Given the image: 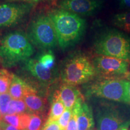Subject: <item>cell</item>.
Listing matches in <instances>:
<instances>
[{
  "label": "cell",
  "instance_id": "obj_1",
  "mask_svg": "<svg viewBox=\"0 0 130 130\" xmlns=\"http://www.w3.org/2000/svg\"><path fill=\"white\" fill-rule=\"evenodd\" d=\"M57 33L58 45L63 50L77 44L85 33L86 21L80 16L61 9L48 13Z\"/></svg>",
  "mask_w": 130,
  "mask_h": 130
},
{
  "label": "cell",
  "instance_id": "obj_2",
  "mask_svg": "<svg viewBox=\"0 0 130 130\" xmlns=\"http://www.w3.org/2000/svg\"><path fill=\"white\" fill-rule=\"evenodd\" d=\"M34 45L27 34L13 31L6 35L0 42V62L5 68H12L31 58Z\"/></svg>",
  "mask_w": 130,
  "mask_h": 130
},
{
  "label": "cell",
  "instance_id": "obj_3",
  "mask_svg": "<svg viewBox=\"0 0 130 130\" xmlns=\"http://www.w3.org/2000/svg\"><path fill=\"white\" fill-rule=\"evenodd\" d=\"M97 77L95 68L88 56L76 52L68 56L60 69V78L64 84L73 86L88 83Z\"/></svg>",
  "mask_w": 130,
  "mask_h": 130
},
{
  "label": "cell",
  "instance_id": "obj_4",
  "mask_svg": "<svg viewBox=\"0 0 130 130\" xmlns=\"http://www.w3.org/2000/svg\"><path fill=\"white\" fill-rule=\"evenodd\" d=\"M93 50L97 55L130 61V37L117 29H107L96 37Z\"/></svg>",
  "mask_w": 130,
  "mask_h": 130
},
{
  "label": "cell",
  "instance_id": "obj_5",
  "mask_svg": "<svg viewBox=\"0 0 130 130\" xmlns=\"http://www.w3.org/2000/svg\"><path fill=\"white\" fill-rule=\"evenodd\" d=\"M125 81L120 78L98 77L86 86V95L130 104Z\"/></svg>",
  "mask_w": 130,
  "mask_h": 130
},
{
  "label": "cell",
  "instance_id": "obj_6",
  "mask_svg": "<svg viewBox=\"0 0 130 130\" xmlns=\"http://www.w3.org/2000/svg\"><path fill=\"white\" fill-rule=\"evenodd\" d=\"M27 35L32 45L42 50L50 51L58 45L56 29L48 14H40L32 19Z\"/></svg>",
  "mask_w": 130,
  "mask_h": 130
},
{
  "label": "cell",
  "instance_id": "obj_7",
  "mask_svg": "<svg viewBox=\"0 0 130 130\" xmlns=\"http://www.w3.org/2000/svg\"><path fill=\"white\" fill-rule=\"evenodd\" d=\"M92 61L97 77L120 78L129 77V61L101 55L95 57Z\"/></svg>",
  "mask_w": 130,
  "mask_h": 130
},
{
  "label": "cell",
  "instance_id": "obj_8",
  "mask_svg": "<svg viewBox=\"0 0 130 130\" xmlns=\"http://www.w3.org/2000/svg\"><path fill=\"white\" fill-rule=\"evenodd\" d=\"M33 4L10 2L0 4V28L18 24L30 12Z\"/></svg>",
  "mask_w": 130,
  "mask_h": 130
},
{
  "label": "cell",
  "instance_id": "obj_9",
  "mask_svg": "<svg viewBox=\"0 0 130 130\" xmlns=\"http://www.w3.org/2000/svg\"><path fill=\"white\" fill-rule=\"evenodd\" d=\"M21 64L22 71L40 86L51 85L57 79L56 69L45 68L40 63L38 58H30Z\"/></svg>",
  "mask_w": 130,
  "mask_h": 130
},
{
  "label": "cell",
  "instance_id": "obj_10",
  "mask_svg": "<svg viewBox=\"0 0 130 130\" xmlns=\"http://www.w3.org/2000/svg\"><path fill=\"white\" fill-rule=\"evenodd\" d=\"M96 118L98 130H119L130 124L129 121H125L117 110L109 106L98 108Z\"/></svg>",
  "mask_w": 130,
  "mask_h": 130
},
{
  "label": "cell",
  "instance_id": "obj_11",
  "mask_svg": "<svg viewBox=\"0 0 130 130\" xmlns=\"http://www.w3.org/2000/svg\"><path fill=\"white\" fill-rule=\"evenodd\" d=\"M103 1L101 0H60L59 9L79 16H90L101 9Z\"/></svg>",
  "mask_w": 130,
  "mask_h": 130
},
{
  "label": "cell",
  "instance_id": "obj_12",
  "mask_svg": "<svg viewBox=\"0 0 130 130\" xmlns=\"http://www.w3.org/2000/svg\"><path fill=\"white\" fill-rule=\"evenodd\" d=\"M72 111L77 116L78 130H90L93 127L94 120L92 108L84 102L83 96L77 101Z\"/></svg>",
  "mask_w": 130,
  "mask_h": 130
},
{
  "label": "cell",
  "instance_id": "obj_13",
  "mask_svg": "<svg viewBox=\"0 0 130 130\" xmlns=\"http://www.w3.org/2000/svg\"><path fill=\"white\" fill-rule=\"evenodd\" d=\"M37 92L36 89L21 77L13 75L9 93L13 100H23L27 94Z\"/></svg>",
  "mask_w": 130,
  "mask_h": 130
},
{
  "label": "cell",
  "instance_id": "obj_14",
  "mask_svg": "<svg viewBox=\"0 0 130 130\" xmlns=\"http://www.w3.org/2000/svg\"><path fill=\"white\" fill-rule=\"evenodd\" d=\"M56 93L64 104L66 109L69 110H72L77 101L83 96L76 86L64 83L60 86L59 90L57 91Z\"/></svg>",
  "mask_w": 130,
  "mask_h": 130
},
{
  "label": "cell",
  "instance_id": "obj_15",
  "mask_svg": "<svg viewBox=\"0 0 130 130\" xmlns=\"http://www.w3.org/2000/svg\"><path fill=\"white\" fill-rule=\"evenodd\" d=\"M27 110L30 113H44L46 109V101L37 94V92L27 94L24 97Z\"/></svg>",
  "mask_w": 130,
  "mask_h": 130
},
{
  "label": "cell",
  "instance_id": "obj_16",
  "mask_svg": "<svg viewBox=\"0 0 130 130\" xmlns=\"http://www.w3.org/2000/svg\"><path fill=\"white\" fill-rule=\"evenodd\" d=\"M66 110L64 104L60 100L57 94L54 96L53 102L50 108V113L48 114V118L47 122H57L59 120L63 112Z\"/></svg>",
  "mask_w": 130,
  "mask_h": 130
},
{
  "label": "cell",
  "instance_id": "obj_17",
  "mask_svg": "<svg viewBox=\"0 0 130 130\" xmlns=\"http://www.w3.org/2000/svg\"><path fill=\"white\" fill-rule=\"evenodd\" d=\"M112 22L119 29L130 33V12L115 14L112 19Z\"/></svg>",
  "mask_w": 130,
  "mask_h": 130
},
{
  "label": "cell",
  "instance_id": "obj_18",
  "mask_svg": "<svg viewBox=\"0 0 130 130\" xmlns=\"http://www.w3.org/2000/svg\"><path fill=\"white\" fill-rule=\"evenodd\" d=\"M46 121L44 113H31L30 123L25 130H42Z\"/></svg>",
  "mask_w": 130,
  "mask_h": 130
},
{
  "label": "cell",
  "instance_id": "obj_19",
  "mask_svg": "<svg viewBox=\"0 0 130 130\" xmlns=\"http://www.w3.org/2000/svg\"><path fill=\"white\" fill-rule=\"evenodd\" d=\"M27 107L23 100H11L8 108L7 115H21L27 113Z\"/></svg>",
  "mask_w": 130,
  "mask_h": 130
},
{
  "label": "cell",
  "instance_id": "obj_20",
  "mask_svg": "<svg viewBox=\"0 0 130 130\" xmlns=\"http://www.w3.org/2000/svg\"><path fill=\"white\" fill-rule=\"evenodd\" d=\"M13 75L6 70H0V94L9 92Z\"/></svg>",
  "mask_w": 130,
  "mask_h": 130
},
{
  "label": "cell",
  "instance_id": "obj_21",
  "mask_svg": "<svg viewBox=\"0 0 130 130\" xmlns=\"http://www.w3.org/2000/svg\"><path fill=\"white\" fill-rule=\"evenodd\" d=\"M37 58L42 66L45 68L50 69H54V68L55 65V56L51 50L46 53L42 54Z\"/></svg>",
  "mask_w": 130,
  "mask_h": 130
},
{
  "label": "cell",
  "instance_id": "obj_22",
  "mask_svg": "<svg viewBox=\"0 0 130 130\" xmlns=\"http://www.w3.org/2000/svg\"><path fill=\"white\" fill-rule=\"evenodd\" d=\"M12 100L9 93L0 94V115L1 118L7 115L9 105Z\"/></svg>",
  "mask_w": 130,
  "mask_h": 130
},
{
  "label": "cell",
  "instance_id": "obj_23",
  "mask_svg": "<svg viewBox=\"0 0 130 130\" xmlns=\"http://www.w3.org/2000/svg\"><path fill=\"white\" fill-rule=\"evenodd\" d=\"M72 110L66 109L64 110V111L63 112L58 122L61 129L62 130H66L68 123H69L70 119L71 118V116H72Z\"/></svg>",
  "mask_w": 130,
  "mask_h": 130
},
{
  "label": "cell",
  "instance_id": "obj_24",
  "mask_svg": "<svg viewBox=\"0 0 130 130\" xmlns=\"http://www.w3.org/2000/svg\"><path fill=\"white\" fill-rule=\"evenodd\" d=\"M19 119L20 115H6L2 117L1 120L20 129Z\"/></svg>",
  "mask_w": 130,
  "mask_h": 130
},
{
  "label": "cell",
  "instance_id": "obj_25",
  "mask_svg": "<svg viewBox=\"0 0 130 130\" xmlns=\"http://www.w3.org/2000/svg\"><path fill=\"white\" fill-rule=\"evenodd\" d=\"M31 119V113H25L20 115L19 119V124H20V129L25 130L28 127Z\"/></svg>",
  "mask_w": 130,
  "mask_h": 130
},
{
  "label": "cell",
  "instance_id": "obj_26",
  "mask_svg": "<svg viewBox=\"0 0 130 130\" xmlns=\"http://www.w3.org/2000/svg\"><path fill=\"white\" fill-rule=\"evenodd\" d=\"M66 130H78L77 116L74 113L72 112V116L68 123Z\"/></svg>",
  "mask_w": 130,
  "mask_h": 130
},
{
  "label": "cell",
  "instance_id": "obj_27",
  "mask_svg": "<svg viewBox=\"0 0 130 130\" xmlns=\"http://www.w3.org/2000/svg\"><path fill=\"white\" fill-rule=\"evenodd\" d=\"M42 130H62L58 122H46Z\"/></svg>",
  "mask_w": 130,
  "mask_h": 130
},
{
  "label": "cell",
  "instance_id": "obj_28",
  "mask_svg": "<svg viewBox=\"0 0 130 130\" xmlns=\"http://www.w3.org/2000/svg\"><path fill=\"white\" fill-rule=\"evenodd\" d=\"M0 128L3 130H21L1 120L0 121Z\"/></svg>",
  "mask_w": 130,
  "mask_h": 130
},
{
  "label": "cell",
  "instance_id": "obj_29",
  "mask_svg": "<svg viewBox=\"0 0 130 130\" xmlns=\"http://www.w3.org/2000/svg\"><path fill=\"white\" fill-rule=\"evenodd\" d=\"M10 2H18V3H29V4H32L34 3H37L42 2V1H46V0H7Z\"/></svg>",
  "mask_w": 130,
  "mask_h": 130
},
{
  "label": "cell",
  "instance_id": "obj_30",
  "mask_svg": "<svg viewBox=\"0 0 130 130\" xmlns=\"http://www.w3.org/2000/svg\"><path fill=\"white\" fill-rule=\"evenodd\" d=\"M120 6L123 9H130V0H119Z\"/></svg>",
  "mask_w": 130,
  "mask_h": 130
},
{
  "label": "cell",
  "instance_id": "obj_31",
  "mask_svg": "<svg viewBox=\"0 0 130 130\" xmlns=\"http://www.w3.org/2000/svg\"><path fill=\"white\" fill-rule=\"evenodd\" d=\"M125 84H126V89H127V92L128 93V96H129V98L130 100V81H125Z\"/></svg>",
  "mask_w": 130,
  "mask_h": 130
},
{
  "label": "cell",
  "instance_id": "obj_32",
  "mask_svg": "<svg viewBox=\"0 0 130 130\" xmlns=\"http://www.w3.org/2000/svg\"><path fill=\"white\" fill-rule=\"evenodd\" d=\"M120 130H128V129H126V128H123V129H121Z\"/></svg>",
  "mask_w": 130,
  "mask_h": 130
},
{
  "label": "cell",
  "instance_id": "obj_33",
  "mask_svg": "<svg viewBox=\"0 0 130 130\" xmlns=\"http://www.w3.org/2000/svg\"><path fill=\"white\" fill-rule=\"evenodd\" d=\"M1 115H0V121H1Z\"/></svg>",
  "mask_w": 130,
  "mask_h": 130
},
{
  "label": "cell",
  "instance_id": "obj_34",
  "mask_svg": "<svg viewBox=\"0 0 130 130\" xmlns=\"http://www.w3.org/2000/svg\"><path fill=\"white\" fill-rule=\"evenodd\" d=\"M0 130H3V129H1V128H0Z\"/></svg>",
  "mask_w": 130,
  "mask_h": 130
},
{
  "label": "cell",
  "instance_id": "obj_35",
  "mask_svg": "<svg viewBox=\"0 0 130 130\" xmlns=\"http://www.w3.org/2000/svg\"><path fill=\"white\" fill-rule=\"evenodd\" d=\"M101 1H103V0H101Z\"/></svg>",
  "mask_w": 130,
  "mask_h": 130
},
{
  "label": "cell",
  "instance_id": "obj_36",
  "mask_svg": "<svg viewBox=\"0 0 130 130\" xmlns=\"http://www.w3.org/2000/svg\"><path fill=\"white\" fill-rule=\"evenodd\" d=\"M129 77H130V75H129Z\"/></svg>",
  "mask_w": 130,
  "mask_h": 130
},
{
  "label": "cell",
  "instance_id": "obj_37",
  "mask_svg": "<svg viewBox=\"0 0 130 130\" xmlns=\"http://www.w3.org/2000/svg\"><path fill=\"white\" fill-rule=\"evenodd\" d=\"M119 130H120V129H119Z\"/></svg>",
  "mask_w": 130,
  "mask_h": 130
}]
</instances>
